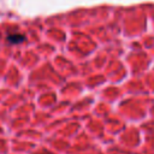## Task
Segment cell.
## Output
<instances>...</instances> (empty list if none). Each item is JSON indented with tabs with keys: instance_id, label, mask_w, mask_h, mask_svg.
I'll return each instance as SVG.
<instances>
[{
	"instance_id": "1",
	"label": "cell",
	"mask_w": 154,
	"mask_h": 154,
	"mask_svg": "<svg viewBox=\"0 0 154 154\" xmlns=\"http://www.w3.org/2000/svg\"><path fill=\"white\" fill-rule=\"evenodd\" d=\"M25 40V37L20 34H12V35H8L7 36V41L10 43H20Z\"/></svg>"
}]
</instances>
